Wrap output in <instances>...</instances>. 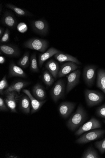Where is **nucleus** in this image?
<instances>
[{"mask_svg": "<svg viewBox=\"0 0 105 158\" xmlns=\"http://www.w3.org/2000/svg\"><path fill=\"white\" fill-rule=\"evenodd\" d=\"M87 114L82 105L79 104L75 112L74 113L67 122V125L70 130L75 131L86 121Z\"/></svg>", "mask_w": 105, "mask_h": 158, "instance_id": "nucleus-1", "label": "nucleus"}, {"mask_svg": "<svg viewBox=\"0 0 105 158\" xmlns=\"http://www.w3.org/2000/svg\"><path fill=\"white\" fill-rule=\"evenodd\" d=\"M48 42L46 40L38 38H33L24 43L25 48L44 53L48 48Z\"/></svg>", "mask_w": 105, "mask_h": 158, "instance_id": "nucleus-2", "label": "nucleus"}, {"mask_svg": "<svg viewBox=\"0 0 105 158\" xmlns=\"http://www.w3.org/2000/svg\"><path fill=\"white\" fill-rule=\"evenodd\" d=\"M105 133V130L95 129L91 131L84 133L76 140L75 142L79 144H85L101 138Z\"/></svg>", "mask_w": 105, "mask_h": 158, "instance_id": "nucleus-3", "label": "nucleus"}, {"mask_svg": "<svg viewBox=\"0 0 105 158\" xmlns=\"http://www.w3.org/2000/svg\"><path fill=\"white\" fill-rule=\"evenodd\" d=\"M84 95L87 106L92 107L101 103L104 99V96L99 92L86 89Z\"/></svg>", "mask_w": 105, "mask_h": 158, "instance_id": "nucleus-4", "label": "nucleus"}, {"mask_svg": "<svg viewBox=\"0 0 105 158\" xmlns=\"http://www.w3.org/2000/svg\"><path fill=\"white\" fill-rule=\"evenodd\" d=\"M4 95L5 97L4 100L8 108L11 112L18 113L17 105L22 95L14 91L8 92Z\"/></svg>", "mask_w": 105, "mask_h": 158, "instance_id": "nucleus-5", "label": "nucleus"}, {"mask_svg": "<svg viewBox=\"0 0 105 158\" xmlns=\"http://www.w3.org/2000/svg\"><path fill=\"white\" fill-rule=\"evenodd\" d=\"M65 88V82L63 79L59 80L54 84L51 90L50 94L55 103H56L59 99L63 97Z\"/></svg>", "mask_w": 105, "mask_h": 158, "instance_id": "nucleus-6", "label": "nucleus"}, {"mask_svg": "<svg viewBox=\"0 0 105 158\" xmlns=\"http://www.w3.org/2000/svg\"><path fill=\"white\" fill-rule=\"evenodd\" d=\"M97 67L94 65H89L85 66L83 69V78L86 84L88 87H91L94 84Z\"/></svg>", "mask_w": 105, "mask_h": 158, "instance_id": "nucleus-7", "label": "nucleus"}, {"mask_svg": "<svg viewBox=\"0 0 105 158\" xmlns=\"http://www.w3.org/2000/svg\"><path fill=\"white\" fill-rule=\"evenodd\" d=\"M100 122L95 118H92L87 123L80 127L75 133V135L80 136L83 133L91 130L101 127Z\"/></svg>", "mask_w": 105, "mask_h": 158, "instance_id": "nucleus-8", "label": "nucleus"}, {"mask_svg": "<svg viewBox=\"0 0 105 158\" xmlns=\"http://www.w3.org/2000/svg\"><path fill=\"white\" fill-rule=\"evenodd\" d=\"M81 71L79 69L75 70L67 76V83L66 93L68 94L79 84L80 81Z\"/></svg>", "mask_w": 105, "mask_h": 158, "instance_id": "nucleus-9", "label": "nucleus"}, {"mask_svg": "<svg viewBox=\"0 0 105 158\" xmlns=\"http://www.w3.org/2000/svg\"><path fill=\"white\" fill-rule=\"evenodd\" d=\"M33 30L41 35H46L49 32V25L46 20L41 19L34 21L31 23Z\"/></svg>", "mask_w": 105, "mask_h": 158, "instance_id": "nucleus-10", "label": "nucleus"}, {"mask_svg": "<svg viewBox=\"0 0 105 158\" xmlns=\"http://www.w3.org/2000/svg\"><path fill=\"white\" fill-rule=\"evenodd\" d=\"M76 103L70 102H64L59 104L58 107L59 113L64 118H67L73 112Z\"/></svg>", "mask_w": 105, "mask_h": 158, "instance_id": "nucleus-11", "label": "nucleus"}, {"mask_svg": "<svg viewBox=\"0 0 105 158\" xmlns=\"http://www.w3.org/2000/svg\"><path fill=\"white\" fill-rule=\"evenodd\" d=\"M79 67L76 64L69 62L61 66L58 75V77L61 78L67 75L72 72L76 70Z\"/></svg>", "mask_w": 105, "mask_h": 158, "instance_id": "nucleus-12", "label": "nucleus"}, {"mask_svg": "<svg viewBox=\"0 0 105 158\" xmlns=\"http://www.w3.org/2000/svg\"><path fill=\"white\" fill-rule=\"evenodd\" d=\"M23 92L28 96L31 100V114H34L40 110L43 105L47 102V100L39 101L33 97L30 92L27 89H23Z\"/></svg>", "mask_w": 105, "mask_h": 158, "instance_id": "nucleus-13", "label": "nucleus"}, {"mask_svg": "<svg viewBox=\"0 0 105 158\" xmlns=\"http://www.w3.org/2000/svg\"><path fill=\"white\" fill-rule=\"evenodd\" d=\"M0 50L1 52L10 56L17 57L20 55V51L19 48L12 45L1 44Z\"/></svg>", "mask_w": 105, "mask_h": 158, "instance_id": "nucleus-14", "label": "nucleus"}, {"mask_svg": "<svg viewBox=\"0 0 105 158\" xmlns=\"http://www.w3.org/2000/svg\"><path fill=\"white\" fill-rule=\"evenodd\" d=\"M29 81H19L13 82L9 87L4 91V95L7 93L14 91L20 94L21 91L30 84Z\"/></svg>", "mask_w": 105, "mask_h": 158, "instance_id": "nucleus-15", "label": "nucleus"}, {"mask_svg": "<svg viewBox=\"0 0 105 158\" xmlns=\"http://www.w3.org/2000/svg\"><path fill=\"white\" fill-rule=\"evenodd\" d=\"M8 76L9 77H18L26 78L27 75L25 72L14 62H11L9 65Z\"/></svg>", "mask_w": 105, "mask_h": 158, "instance_id": "nucleus-16", "label": "nucleus"}, {"mask_svg": "<svg viewBox=\"0 0 105 158\" xmlns=\"http://www.w3.org/2000/svg\"><path fill=\"white\" fill-rule=\"evenodd\" d=\"M34 96L39 101H43L46 98V93L43 86L37 83L34 87L32 89Z\"/></svg>", "mask_w": 105, "mask_h": 158, "instance_id": "nucleus-17", "label": "nucleus"}, {"mask_svg": "<svg viewBox=\"0 0 105 158\" xmlns=\"http://www.w3.org/2000/svg\"><path fill=\"white\" fill-rule=\"evenodd\" d=\"M55 59L60 63L65 62H72L79 65L81 64V62L78 59L71 55L65 54L61 52L54 56Z\"/></svg>", "mask_w": 105, "mask_h": 158, "instance_id": "nucleus-18", "label": "nucleus"}, {"mask_svg": "<svg viewBox=\"0 0 105 158\" xmlns=\"http://www.w3.org/2000/svg\"><path fill=\"white\" fill-rule=\"evenodd\" d=\"M54 48H51L47 51L42 54H39L38 57L39 65L40 67L41 68L44 62L53 56L61 52Z\"/></svg>", "mask_w": 105, "mask_h": 158, "instance_id": "nucleus-19", "label": "nucleus"}, {"mask_svg": "<svg viewBox=\"0 0 105 158\" xmlns=\"http://www.w3.org/2000/svg\"><path fill=\"white\" fill-rule=\"evenodd\" d=\"M2 23L4 25L10 28H14L17 25L16 20L10 12H6L2 19Z\"/></svg>", "mask_w": 105, "mask_h": 158, "instance_id": "nucleus-20", "label": "nucleus"}, {"mask_svg": "<svg viewBox=\"0 0 105 158\" xmlns=\"http://www.w3.org/2000/svg\"><path fill=\"white\" fill-rule=\"evenodd\" d=\"M19 106L21 110L24 113L28 114L31 107V100L26 95L22 96L19 101Z\"/></svg>", "mask_w": 105, "mask_h": 158, "instance_id": "nucleus-21", "label": "nucleus"}, {"mask_svg": "<svg viewBox=\"0 0 105 158\" xmlns=\"http://www.w3.org/2000/svg\"><path fill=\"white\" fill-rule=\"evenodd\" d=\"M45 66L54 78L56 79L59 70L58 63L53 60H51L46 63Z\"/></svg>", "mask_w": 105, "mask_h": 158, "instance_id": "nucleus-22", "label": "nucleus"}, {"mask_svg": "<svg viewBox=\"0 0 105 158\" xmlns=\"http://www.w3.org/2000/svg\"><path fill=\"white\" fill-rule=\"evenodd\" d=\"M96 85L105 94V70L100 69L98 70Z\"/></svg>", "mask_w": 105, "mask_h": 158, "instance_id": "nucleus-23", "label": "nucleus"}, {"mask_svg": "<svg viewBox=\"0 0 105 158\" xmlns=\"http://www.w3.org/2000/svg\"><path fill=\"white\" fill-rule=\"evenodd\" d=\"M6 6L12 10L19 17H31V13L25 10L19 8L10 4H7Z\"/></svg>", "mask_w": 105, "mask_h": 158, "instance_id": "nucleus-24", "label": "nucleus"}, {"mask_svg": "<svg viewBox=\"0 0 105 158\" xmlns=\"http://www.w3.org/2000/svg\"><path fill=\"white\" fill-rule=\"evenodd\" d=\"M42 80L47 87H50L51 86L55 81L54 77L48 70L43 72Z\"/></svg>", "mask_w": 105, "mask_h": 158, "instance_id": "nucleus-25", "label": "nucleus"}, {"mask_svg": "<svg viewBox=\"0 0 105 158\" xmlns=\"http://www.w3.org/2000/svg\"><path fill=\"white\" fill-rule=\"evenodd\" d=\"M100 156L96 151L92 147L87 148L84 152L81 158H99Z\"/></svg>", "mask_w": 105, "mask_h": 158, "instance_id": "nucleus-26", "label": "nucleus"}, {"mask_svg": "<svg viewBox=\"0 0 105 158\" xmlns=\"http://www.w3.org/2000/svg\"><path fill=\"white\" fill-rule=\"evenodd\" d=\"M30 62L29 52H26L18 61V64L23 68L28 67Z\"/></svg>", "mask_w": 105, "mask_h": 158, "instance_id": "nucleus-27", "label": "nucleus"}, {"mask_svg": "<svg viewBox=\"0 0 105 158\" xmlns=\"http://www.w3.org/2000/svg\"><path fill=\"white\" fill-rule=\"evenodd\" d=\"M30 69L34 73H38L39 69L38 67L36 55L35 53L32 54L30 57Z\"/></svg>", "mask_w": 105, "mask_h": 158, "instance_id": "nucleus-28", "label": "nucleus"}, {"mask_svg": "<svg viewBox=\"0 0 105 158\" xmlns=\"http://www.w3.org/2000/svg\"><path fill=\"white\" fill-rule=\"evenodd\" d=\"M95 145L101 154H103L105 152V138L101 140L95 142Z\"/></svg>", "mask_w": 105, "mask_h": 158, "instance_id": "nucleus-29", "label": "nucleus"}, {"mask_svg": "<svg viewBox=\"0 0 105 158\" xmlns=\"http://www.w3.org/2000/svg\"><path fill=\"white\" fill-rule=\"evenodd\" d=\"M9 87V85L6 79V76H5L0 82V94L4 95V90Z\"/></svg>", "mask_w": 105, "mask_h": 158, "instance_id": "nucleus-30", "label": "nucleus"}, {"mask_svg": "<svg viewBox=\"0 0 105 158\" xmlns=\"http://www.w3.org/2000/svg\"><path fill=\"white\" fill-rule=\"evenodd\" d=\"M96 114L98 117L105 119V104L97 108L96 111Z\"/></svg>", "mask_w": 105, "mask_h": 158, "instance_id": "nucleus-31", "label": "nucleus"}, {"mask_svg": "<svg viewBox=\"0 0 105 158\" xmlns=\"http://www.w3.org/2000/svg\"><path fill=\"white\" fill-rule=\"evenodd\" d=\"M17 30L22 33H25L28 30V27L26 24L22 22L19 23L17 26Z\"/></svg>", "mask_w": 105, "mask_h": 158, "instance_id": "nucleus-32", "label": "nucleus"}, {"mask_svg": "<svg viewBox=\"0 0 105 158\" xmlns=\"http://www.w3.org/2000/svg\"><path fill=\"white\" fill-rule=\"evenodd\" d=\"M10 31L8 28H7L4 33V35L0 40L2 43L8 42L10 40Z\"/></svg>", "mask_w": 105, "mask_h": 158, "instance_id": "nucleus-33", "label": "nucleus"}, {"mask_svg": "<svg viewBox=\"0 0 105 158\" xmlns=\"http://www.w3.org/2000/svg\"><path fill=\"white\" fill-rule=\"evenodd\" d=\"M0 110L2 111H7L9 110L4 100L1 97H0Z\"/></svg>", "mask_w": 105, "mask_h": 158, "instance_id": "nucleus-34", "label": "nucleus"}, {"mask_svg": "<svg viewBox=\"0 0 105 158\" xmlns=\"http://www.w3.org/2000/svg\"><path fill=\"white\" fill-rule=\"evenodd\" d=\"M5 57L2 56H0V64H2L5 62Z\"/></svg>", "mask_w": 105, "mask_h": 158, "instance_id": "nucleus-35", "label": "nucleus"}, {"mask_svg": "<svg viewBox=\"0 0 105 158\" xmlns=\"http://www.w3.org/2000/svg\"><path fill=\"white\" fill-rule=\"evenodd\" d=\"M4 29L1 27L0 28V38H2L4 34Z\"/></svg>", "mask_w": 105, "mask_h": 158, "instance_id": "nucleus-36", "label": "nucleus"}, {"mask_svg": "<svg viewBox=\"0 0 105 158\" xmlns=\"http://www.w3.org/2000/svg\"><path fill=\"white\" fill-rule=\"evenodd\" d=\"M8 156L7 157V158H18L17 156H15L13 155H7Z\"/></svg>", "mask_w": 105, "mask_h": 158, "instance_id": "nucleus-37", "label": "nucleus"}, {"mask_svg": "<svg viewBox=\"0 0 105 158\" xmlns=\"http://www.w3.org/2000/svg\"><path fill=\"white\" fill-rule=\"evenodd\" d=\"M103 122L105 123V120H103Z\"/></svg>", "mask_w": 105, "mask_h": 158, "instance_id": "nucleus-38", "label": "nucleus"}]
</instances>
